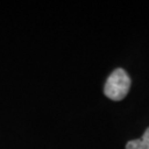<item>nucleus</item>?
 I'll return each instance as SVG.
<instances>
[{
  "instance_id": "obj_1",
  "label": "nucleus",
  "mask_w": 149,
  "mask_h": 149,
  "mask_svg": "<svg viewBox=\"0 0 149 149\" xmlns=\"http://www.w3.org/2000/svg\"><path fill=\"white\" fill-rule=\"evenodd\" d=\"M130 84L132 81L127 72L120 68L116 69L107 79L104 86V94L112 101H122L129 92Z\"/></svg>"
},
{
  "instance_id": "obj_2",
  "label": "nucleus",
  "mask_w": 149,
  "mask_h": 149,
  "mask_svg": "<svg viewBox=\"0 0 149 149\" xmlns=\"http://www.w3.org/2000/svg\"><path fill=\"white\" fill-rule=\"evenodd\" d=\"M139 149H149V127L145 130L141 138H139Z\"/></svg>"
},
{
  "instance_id": "obj_3",
  "label": "nucleus",
  "mask_w": 149,
  "mask_h": 149,
  "mask_svg": "<svg viewBox=\"0 0 149 149\" xmlns=\"http://www.w3.org/2000/svg\"><path fill=\"white\" fill-rule=\"evenodd\" d=\"M126 149H139V138L129 140L126 144Z\"/></svg>"
}]
</instances>
